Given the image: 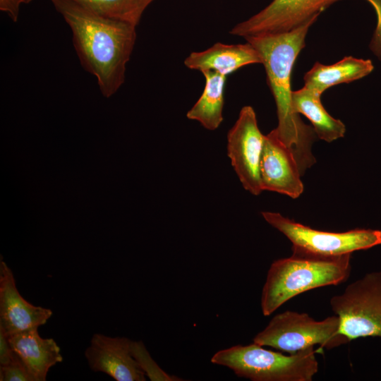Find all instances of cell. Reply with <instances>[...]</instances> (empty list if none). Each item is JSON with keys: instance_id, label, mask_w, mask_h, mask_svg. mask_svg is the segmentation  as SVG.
Returning <instances> with one entry per match:
<instances>
[{"instance_id": "obj_1", "label": "cell", "mask_w": 381, "mask_h": 381, "mask_svg": "<svg viewBox=\"0 0 381 381\" xmlns=\"http://www.w3.org/2000/svg\"><path fill=\"white\" fill-rule=\"evenodd\" d=\"M50 1L71 28L81 66L96 78L104 97L114 95L125 80L136 25L99 14L74 0Z\"/></svg>"}, {"instance_id": "obj_11", "label": "cell", "mask_w": 381, "mask_h": 381, "mask_svg": "<svg viewBox=\"0 0 381 381\" xmlns=\"http://www.w3.org/2000/svg\"><path fill=\"white\" fill-rule=\"evenodd\" d=\"M131 339L92 335L85 356L90 369L104 373L116 381H145V374L131 351Z\"/></svg>"}, {"instance_id": "obj_21", "label": "cell", "mask_w": 381, "mask_h": 381, "mask_svg": "<svg viewBox=\"0 0 381 381\" xmlns=\"http://www.w3.org/2000/svg\"><path fill=\"white\" fill-rule=\"evenodd\" d=\"M374 8L377 16L376 28L373 34L369 47L381 61V0H366Z\"/></svg>"}, {"instance_id": "obj_3", "label": "cell", "mask_w": 381, "mask_h": 381, "mask_svg": "<svg viewBox=\"0 0 381 381\" xmlns=\"http://www.w3.org/2000/svg\"><path fill=\"white\" fill-rule=\"evenodd\" d=\"M290 257L274 260L262 291L261 309L272 315L284 303L307 291L346 282L351 274V253L337 256L291 250Z\"/></svg>"}, {"instance_id": "obj_19", "label": "cell", "mask_w": 381, "mask_h": 381, "mask_svg": "<svg viewBox=\"0 0 381 381\" xmlns=\"http://www.w3.org/2000/svg\"><path fill=\"white\" fill-rule=\"evenodd\" d=\"M131 351L145 373L152 381H178L183 380L178 377L169 375L164 371L153 360L142 341H131Z\"/></svg>"}, {"instance_id": "obj_14", "label": "cell", "mask_w": 381, "mask_h": 381, "mask_svg": "<svg viewBox=\"0 0 381 381\" xmlns=\"http://www.w3.org/2000/svg\"><path fill=\"white\" fill-rule=\"evenodd\" d=\"M8 341L35 381H44L51 368L61 363L60 347L52 338H42L38 327L26 329L9 336Z\"/></svg>"}, {"instance_id": "obj_15", "label": "cell", "mask_w": 381, "mask_h": 381, "mask_svg": "<svg viewBox=\"0 0 381 381\" xmlns=\"http://www.w3.org/2000/svg\"><path fill=\"white\" fill-rule=\"evenodd\" d=\"M374 69L369 59L345 56L339 61L325 65L315 62L304 75V87L322 95L332 86L349 83L369 75Z\"/></svg>"}, {"instance_id": "obj_22", "label": "cell", "mask_w": 381, "mask_h": 381, "mask_svg": "<svg viewBox=\"0 0 381 381\" xmlns=\"http://www.w3.org/2000/svg\"><path fill=\"white\" fill-rule=\"evenodd\" d=\"M16 356L7 335L3 328L0 327V366H5L11 363Z\"/></svg>"}, {"instance_id": "obj_7", "label": "cell", "mask_w": 381, "mask_h": 381, "mask_svg": "<svg viewBox=\"0 0 381 381\" xmlns=\"http://www.w3.org/2000/svg\"><path fill=\"white\" fill-rule=\"evenodd\" d=\"M261 214L268 224L291 241V250L337 256L381 244L380 230L356 229L344 232L323 231L296 222L278 212H262Z\"/></svg>"}, {"instance_id": "obj_9", "label": "cell", "mask_w": 381, "mask_h": 381, "mask_svg": "<svg viewBox=\"0 0 381 381\" xmlns=\"http://www.w3.org/2000/svg\"><path fill=\"white\" fill-rule=\"evenodd\" d=\"M339 0H272L250 18L238 23L230 31L246 38L289 32L309 20Z\"/></svg>"}, {"instance_id": "obj_12", "label": "cell", "mask_w": 381, "mask_h": 381, "mask_svg": "<svg viewBox=\"0 0 381 381\" xmlns=\"http://www.w3.org/2000/svg\"><path fill=\"white\" fill-rule=\"evenodd\" d=\"M51 309L35 306L18 291L13 273L0 262V327L7 336L44 325L52 317Z\"/></svg>"}, {"instance_id": "obj_8", "label": "cell", "mask_w": 381, "mask_h": 381, "mask_svg": "<svg viewBox=\"0 0 381 381\" xmlns=\"http://www.w3.org/2000/svg\"><path fill=\"white\" fill-rule=\"evenodd\" d=\"M265 135L258 125L253 108L244 106L227 134V154L245 190L254 195L262 191L260 162Z\"/></svg>"}, {"instance_id": "obj_5", "label": "cell", "mask_w": 381, "mask_h": 381, "mask_svg": "<svg viewBox=\"0 0 381 381\" xmlns=\"http://www.w3.org/2000/svg\"><path fill=\"white\" fill-rule=\"evenodd\" d=\"M253 342L291 354L316 344L330 350L349 341L339 334L336 315L315 320L307 313L286 310L274 315Z\"/></svg>"}, {"instance_id": "obj_6", "label": "cell", "mask_w": 381, "mask_h": 381, "mask_svg": "<svg viewBox=\"0 0 381 381\" xmlns=\"http://www.w3.org/2000/svg\"><path fill=\"white\" fill-rule=\"evenodd\" d=\"M339 319V334L349 341L381 337V271L368 272L329 301Z\"/></svg>"}, {"instance_id": "obj_16", "label": "cell", "mask_w": 381, "mask_h": 381, "mask_svg": "<svg viewBox=\"0 0 381 381\" xmlns=\"http://www.w3.org/2000/svg\"><path fill=\"white\" fill-rule=\"evenodd\" d=\"M291 103L295 113L309 119L319 139L331 143L344 136L345 125L325 110L320 95L303 86L292 92Z\"/></svg>"}, {"instance_id": "obj_20", "label": "cell", "mask_w": 381, "mask_h": 381, "mask_svg": "<svg viewBox=\"0 0 381 381\" xmlns=\"http://www.w3.org/2000/svg\"><path fill=\"white\" fill-rule=\"evenodd\" d=\"M0 380L35 381L25 364L17 355L8 365L0 366Z\"/></svg>"}, {"instance_id": "obj_24", "label": "cell", "mask_w": 381, "mask_h": 381, "mask_svg": "<svg viewBox=\"0 0 381 381\" xmlns=\"http://www.w3.org/2000/svg\"><path fill=\"white\" fill-rule=\"evenodd\" d=\"M154 0H150V1L152 3Z\"/></svg>"}, {"instance_id": "obj_4", "label": "cell", "mask_w": 381, "mask_h": 381, "mask_svg": "<svg viewBox=\"0 0 381 381\" xmlns=\"http://www.w3.org/2000/svg\"><path fill=\"white\" fill-rule=\"evenodd\" d=\"M315 353L311 346L286 356L253 342L219 350L211 362L252 381H311L318 371Z\"/></svg>"}, {"instance_id": "obj_18", "label": "cell", "mask_w": 381, "mask_h": 381, "mask_svg": "<svg viewBox=\"0 0 381 381\" xmlns=\"http://www.w3.org/2000/svg\"><path fill=\"white\" fill-rule=\"evenodd\" d=\"M99 14L138 25L150 0H74Z\"/></svg>"}, {"instance_id": "obj_13", "label": "cell", "mask_w": 381, "mask_h": 381, "mask_svg": "<svg viewBox=\"0 0 381 381\" xmlns=\"http://www.w3.org/2000/svg\"><path fill=\"white\" fill-rule=\"evenodd\" d=\"M262 63L260 54L248 42L237 44L217 42L204 51L191 52L184 60L190 69L202 73L213 71L225 76L243 66Z\"/></svg>"}, {"instance_id": "obj_10", "label": "cell", "mask_w": 381, "mask_h": 381, "mask_svg": "<svg viewBox=\"0 0 381 381\" xmlns=\"http://www.w3.org/2000/svg\"><path fill=\"white\" fill-rule=\"evenodd\" d=\"M301 176L294 155L274 131L265 135L260 162L262 190L297 198L303 191Z\"/></svg>"}, {"instance_id": "obj_2", "label": "cell", "mask_w": 381, "mask_h": 381, "mask_svg": "<svg viewBox=\"0 0 381 381\" xmlns=\"http://www.w3.org/2000/svg\"><path fill=\"white\" fill-rule=\"evenodd\" d=\"M316 20L313 18L289 32L245 38L262 57L277 107L278 125L273 130L291 151L301 175L316 162L311 148L317 135L313 128L304 123L299 114L293 110L291 76L296 59L306 46L308 30Z\"/></svg>"}, {"instance_id": "obj_23", "label": "cell", "mask_w": 381, "mask_h": 381, "mask_svg": "<svg viewBox=\"0 0 381 381\" xmlns=\"http://www.w3.org/2000/svg\"><path fill=\"white\" fill-rule=\"evenodd\" d=\"M32 0H0V10L6 13L14 22L18 20L20 9L23 4H27Z\"/></svg>"}, {"instance_id": "obj_17", "label": "cell", "mask_w": 381, "mask_h": 381, "mask_svg": "<svg viewBox=\"0 0 381 381\" xmlns=\"http://www.w3.org/2000/svg\"><path fill=\"white\" fill-rule=\"evenodd\" d=\"M202 74L205 79L204 90L186 116L188 119L198 121L205 128L214 131L223 121L226 76L213 71Z\"/></svg>"}]
</instances>
